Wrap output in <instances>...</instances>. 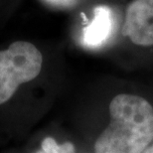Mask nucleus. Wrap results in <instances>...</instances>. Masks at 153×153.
Masks as SVG:
<instances>
[{"label":"nucleus","mask_w":153,"mask_h":153,"mask_svg":"<svg viewBox=\"0 0 153 153\" xmlns=\"http://www.w3.org/2000/svg\"><path fill=\"white\" fill-rule=\"evenodd\" d=\"M111 121L94 143L96 153H142L153 140V106L121 94L109 105Z\"/></svg>","instance_id":"f257e3e1"},{"label":"nucleus","mask_w":153,"mask_h":153,"mask_svg":"<svg viewBox=\"0 0 153 153\" xmlns=\"http://www.w3.org/2000/svg\"><path fill=\"white\" fill-rule=\"evenodd\" d=\"M42 63L41 52L30 42L16 41L0 51V105L10 100L20 85L38 76Z\"/></svg>","instance_id":"f03ea898"},{"label":"nucleus","mask_w":153,"mask_h":153,"mask_svg":"<svg viewBox=\"0 0 153 153\" xmlns=\"http://www.w3.org/2000/svg\"><path fill=\"white\" fill-rule=\"evenodd\" d=\"M122 33L138 46L153 45V0H134L127 6Z\"/></svg>","instance_id":"7ed1b4c3"},{"label":"nucleus","mask_w":153,"mask_h":153,"mask_svg":"<svg viewBox=\"0 0 153 153\" xmlns=\"http://www.w3.org/2000/svg\"><path fill=\"white\" fill-rule=\"evenodd\" d=\"M115 16L111 7L99 5L94 9V16L82 31L81 43L85 48L97 49L109 41L114 33Z\"/></svg>","instance_id":"20e7f679"},{"label":"nucleus","mask_w":153,"mask_h":153,"mask_svg":"<svg viewBox=\"0 0 153 153\" xmlns=\"http://www.w3.org/2000/svg\"><path fill=\"white\" fill-rule=\"evenodd\" d=\"M35 153H76L74 144L70 141L58 143L53 137H46L41 143V148Z\"/></svg>","instance_id":"39448f33"},{"label":"nucleus","mask_w":153,"mask_h":153,"mask_svg":"<svg viewBox=\"0 0 153 153\" xmlns=\"http://www.w3.org/2000/svg\"><path fill=\"white\" fill-rule=\"evenodd\" d=\"M46 4L51 7L59 9H68L72 8L79 2V0H42Z\"/></svg>","instance_id":"423d86ee"},{"label":"nucleus","mask_w":153,"mask_h":153,"mask_svg":"<svg viewBox=\"0 0 153 153\" xmlns=\"http://www.w3.org/2000/svg\"><path fill=\"white\" fill-rule=\"evenodd\" d=\"M142 153H153V140H152V142L150 143V144L147 146V148H146Z\"/></svg>","instance_id":"0eeeda50"}]
</instances>
